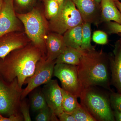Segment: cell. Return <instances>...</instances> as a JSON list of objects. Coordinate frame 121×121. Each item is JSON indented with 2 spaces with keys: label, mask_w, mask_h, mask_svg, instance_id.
Segmentation results:
<instances>
[{
  "label": "cell",
  "mask_w": 121,
  "mask_h": 121,
  "mask_svg": "<svg viewBox=\"0 0 121 121\" xmlns=\"http://www.w3.org/2000/svg\"><path fill=\"white\" fill-rule=\"evenodd\" d=\"M77 69L82 90L95 86L112 91L109 55L102 49L97 51L94 47L90 50H82Z\"/></svg>",
  "instance_id": "obj_1"
},
{
  "label": "cell",
  "mask_w": 121,
  "mask_h": 121,
  "mask_svg": "<svg viewBox=\"0 0 121 121\" xmlns=\"http://www.w3.org/2000/svg\"><path fill=\"white\" fill-rule=\"evenodd\" d=\"M43 57L41 51L32 42L12 51L0 59V76L8 82L17 78L22 88L25 80L35 72L38 62Z\"/></svg>",
  "instance_id": "obj_2"
},
{
  "label": "cell",
  "mask_w": 121,
  "mask_h": 121,
  "mask_svg": "<svg viewBox=\"0 0 121 121\" xmlns=\"http://www.w3.org/2000/svg\"><path fill=\"white\" fill-rule=\"evenodd\" d=\"M16 15L23 25L24 32L27 37L40 50L43 58H46L45 40L50 31L48 21L45 17L43 9L37 4L29 12L25 14L16 13Z\"/></svg>",
  "instance_id": "obj_3"
},
{
  "label": "cell",
  "mask_w": 121,
  "mask_h": 121,
  "mask_svg": "<svg viewBox=\"0 0 121 121\" xmlns=\"http://www.w3.org/2000/svg\"><path fill=\"white\" fill-rule=\"evenodd\" d=\"M99 87L83 89L79 97L80 104L97 121H115L109 94Z\"/></svg>",
  "instance_id": "obj_4"
},
{
  "label": "cell",
  "mask_w": 121,
  "mask_h": 121,
  "mask_svg": "<svg viewBox=\"0 0 121 121\" xmlns=\"http://www.w3.org/2000/svg\"><path fill=\"white\" fill-rule=\"evenodd\" d=\"M84 22L71 0H64L55 16L48 20L49 31L63 35L68 30Z\"/></svg>",
  "instance_id": "obj_5"
},
{
  "label": "cell",
  "mask_w": 121,
  "mask_h": 121,
  "mask_svg": "<svg viewBox=\"0 0 121 121\" xmlns=\"http://www.w3.org/2000/svg\"><path fill=\"white\" fill-rule=\"evenodd\" d=\"M23 91L17 78L8 82L0 76V115L8 117L21 114L20 105Z\"/></svg>",
  "instance_id": "obj_6"
},
{
  "label": "cell",
  "mask_w": 121,
  "mask_h": 121,
  "mask_svg": "<svg viewBox=\"0 0 121 121\" xmlns=\"http://www.w3.org/2000/svg\"><path fill=\"white\" fill-rule=\"evenodd\" d=\"M55 64V60L49 61L45 58H41L37 63L34 74L25 80L24 84L27 85L23 89L22 100L37 87L47 84L52 79Z\"/></svg>",
  "instance_id": "obj_7"
},
{
  "label": "cell",
  "mask_w": 121,
  "mask_h": 121,
  "mask_svg": "<svg viewBox=\"0 0 121 121\" xmlns=\"http://www.w3.org/2000/svg\"><path fill=\"white\" fill-rule=\"evenodd\" d=\"M53 76L60 80L62 89L80 97L82 88L79 79L77 66L56 64L54 67Z\"/></svg>",
  "instance_id": "obj_8"
},
{
  "label": "cell",
  "mask_w": 121,
  "mask_h": 121,
  "mask_svg": "<svg viewBox=\"0 0 121 121\" xmlns=\"http://www.w3.org/2000/svg\"><path fill=\"white\" fill-rule=\"evenodd\" d=\"M13 32H24L23 25L17 16L13 0H3L0 16V37Z\"/></svg>",
  "instance_id": "obj_9"
},
{
  "label": "cell",
  "mask_w": 121,
  "mask_h": 121,
  "mask_svg": "<svg viewBox=\"0 0 121 121\" xmlns=\"http://www.w3.org/2000/svg\"><path fill=\"white\" fill-rule=\"evenodd\" d=\"M31 42L25 32H13L3 35L0 37V59H3L11 52Z\"/></svg>",
  "instance_id": "obj_10"
},
{
  "label": "cell",
  "mask_w": 121,
  "mask_h": 121,
  "mask_svg": "<svg viewBox=\"0 0 121 121\" xmlns=\"http://www.w3.org/2000/svg\"><path fill=\"white\" fill-rule=\"evenodd\" d=\"M42 91L48 106L57 117L63 112L62 107L63 96L62 88L57 80L52 79L44 84Z\"/></svg>",
  "instance_id": "obj_11"
},
{
  "label": "cell",
  "mask_w": 121,
  "mask_h": 121,
  "mask_svg": "<svg viewBox=\"0 0 121 121\" xmlns=\"http://www.w3.org/2000/svg\"><path fill=\"white\" fill-rule=\"evenodd\" d=\"M82 16L83 22L97 25L101 23L100 4L94 0H71Z\"/></svg>",
  "instance_id": "obj_12"
},
{
  "label": "cell",
  "mask_w": 121,
  "mask_h": 121,
  "mask_svg": "<svg viewBox=\"0 0 121 121\" xmlns=\"http://www.w3.org/2000/svg\"><path fill=\"white\" fill-rule=\"evenodd\" d=\"M111 72V85L121 93V41H116L113 54H109Z\"/></svg>",
  "instance_id": "obj_13"
},
{
  "label": "cell",
  "mask_w": 121,
  "mask_h": 121,
  "mask_svg": "<svg viewBox=\"0 0 121 121\" xmlns=\"http://www.w3.org/2000/svg\"><path fill=\"white\" fill-rule=\"evenodd\" d=\"M46 60H55L65 50L67 46L63 35L49 32L45 40Z\"/></svg>",
  "instance_id": "obj_14"
},
{
  "label": "cell",
  "mask_w": 121,
  "mask_h": 121,
  "mask_svg": "<svg viewBox=\"0 0 121 121\" xmlns=\"http://www.w3.org/2000/svg\"><path fill=\"white\" fill-rule=\"evenodd\" d=\"M101 23L113 21L121 25V14L113 0H102L100 2Z\"/></svg>",
  "instance_id": "obj_15"
},
{
  "label": "cell",
  "mask_w": 121,
  "mask_h": 121,
  "mask_svg": "<svg viewBox=\"0 0 121 121\" xmlns=\"http://www.w3.org/2000/svg\"><path fill=\"white\" fill-rule=\"evenodd\" d=\"M82 24L70 29L63 35L67 47L82 49Z\"/></svg>",
  "instance_id": "obj_16"
},
{
  "label": "cell",
  "mask_w": 121,
  "mask_h": 121,
  "mask_svg": "<svg viewBox=\"0 0 121 121\" xmlns=\"http://www.w3.org/2000/svg\"><path fill=\"white\" fill-rule=\"evenodd\" d=\"M67 47L63 52L55 60L56 64H65L78 66L80 63L81 50Z\"/></svg>",
  "instance_id": "obj_17"
},
{
  "label": "cell",
  "mask_w": 121,
  "mask_h": 121,
  "mask_svg": "<svg viewBox=\"0 0 121 121\" xmlns=\"http://www.w3.org/2000/svg\"><path fill=\"white\" fill-rule=\"evenodd\" d=\"M63 99L62 107L63 112L71 114L80 105L78 97L62 88Z\"/></svg>",
  "instance_id": "obj_18"
},
{
  "label": "cell",
  "mask_w": 121,
  "mask_h": 121,
  "mask_svg": "<svg viewBox=\"0 0 121 121\" xmlns=\"http://www.w3.org/2000/svg\"><path fill=\"white\" fill-rule=\"evenodd\" d=\"M48 106L42 89L34 91L31 99V107L33 111L39 112Z\"/></svg>",
  "instance_id": "obj_19"
},
{
  "label": "cell",
  "mask_w": 121,
  "mask_h": 121,
  "mask_svg": "<svg viewBox=\"0 0 121 121\" xmlns=\"http://www.w3.org/2000/svg\"><path fill=\"white\" fill-rule=\"evenodd\" d=\"M16 13L25 14L29 12L37 4V0H13Z\"/></svg>",
  "instance_id": "obj_20"
},
{
  "label": "cell",
  "mask_w": 121,
  "mask_h": 121,
  "mask_svg": "<svg viewBox=\"0 0 121 121\" xmlns=\"http://www.w3.org/2000/svg\"><path fill=\"white\" fill-rule=\"evenodd\" d=\"M91 24L83 22L82 24V43L81 49L83 50H89L94 48L91 45Z\"/></svg>",
  "instance_id": "obj_21"
},
{
  "label": "cell",
  "mask_w": 121,
  "mask_h": 121,
  "mask_svg": "<svg viewBox=\"0 0 121 121\" xmlns=\"http://www.w3.org/2000/svg\"><path fill=\"white\" fill-rule=\"evenodd\" d=\"M44 5V12L48 20L55 16L58 12L60 5L56 0H40Z\"/></svg>",
  "instance_id": "obj_22"
},
{
  "label": "cell",
  "mask_w": 121,
  "mask_h": 121,
  "mask_svg": "<svg viewBox=\"0 0 121 121\" xmlns=\"http://www.w3.org/2000/svg\"><path fill=\"white\" fill-rule=\"evenodd\" d=\"M72 115L76 121H97L80 104Z\"/></svg>",
  "instance_id": "obj_23"
},
{
  "label": "cell",
  "mask_w": 121,
  "mask_h": 121,
  "mask_svg": "<svg viewBox=\"0 0 121 121\" xmlns=\"http://www.w3.org/2000/svg\"><path fill=\"white\" fill-rule=\"evenodd\" d=\"M36 121H58V117L54 114L48 106L39 111L35 119Z\"/></svg>",
  "instance_id": "obj_24"
},
{
  "label": "cell",
  "mask_w": 121,
  "mask_h": 121,
  "mask_svg": "<svg viewBox=\"0 0 121 121\" xmlns=\"http://www.w3.org/2000/svg\"><path fill=\"white\" fill-rule=\"evenodd\" d=\"M109 94L110 101L113 110L121 111V93L111 91Z\"/></svg>",
  "instance_id": "obj_25"
},
{
  "label": "cell",
  "mask_w": 121,
  "mask_h": 121,
  "mask_svg": "<svg viewBox=\"0 0 121 121\" xmlns=\"http://www.w3.org/2000/svg\"><path fill=\"white\" fill-rule=\"evenodd\" d=\"M92 39L97 44L105 45L108 43V36L105 32L102 30H96L93 32Z\"/></svg>",
  "instance_id": "obj_26"
},
{
  "label": "cell",
  "mask_w": 121,
  "mask_h": 121,
  "mask_svg": "<svg viewBox=\"0 0 121 121\" xmlns=\"http://www.w3.org/2000/svg\"><path fill=\"white\" fill-rule=\"evenodd\" d=\"M105 23L106 29L108 34H118L121 33V25L112 21Z\"/></svg>",
  "instance_id": "obj_27"
},
{
  "label": "cell",
  "mask_w": 121,
  "mask_h": 121,
  "mask_svg": "<svg viewBox=\"0 0 121 121\" xmlns=\"http://www.w3.org/2000/svg\"><path fill=\"white\" fill-rule=\"evenodd\" d=\"M20 111L23 116L24 121H31L29 106L27 101L22 99L20 105Z\"/></svg>",
  "instance_id": "obj_28"
},
{
  "label": "cell",
  "mask_w": 121,
  "mask_h": 121,
  "mask_svg": "<svg viewBox=\"0 0 121 121\" xmlns=\"http://www.w3.org/2000/svg\"><path fill=\"white\" fill-rule=\"evenodd\" d=\"M24 118L21 114L12 115L9 117H4L0 115V121H22Z\"/></svg>",
  "instance_id": "obj_29"
},
{
  "label": "cell",
  "mask_w": 121,
  "mask_h": 121,
  "mask_svg": "<svg viewBox=\"0 0 121 121\" xmlns=\"http://www.w3.org/2000/svg\"><path fill=\"white\" fill-rule=\"evenodd\" d=\"M58 118L60 121H76L72 115L64 112L58 116Z\"/></svg>",
  "instance_id": "obj_30"
},
{
  "label": "cell",
  "mask_w": 121,
  "mask_h": 121,
  "mask_svg": "<svg viewBox=\"0 0 121 121\" xmlns=\"http://www.w3.org/2000/svg\"><path fill=\"white\" fill-rule=\"evenodd\" d=\"M115 121H121V111L113 110Z\"/></svg>",
  "instance_id": "obj_31"
},
{
  "label": "cell",
  "mask_w": 121,
  "mask_h": 121,
  "mask_svg": "<svg viewBox=\"0 0 121 121\" xmlns=\"http://www.w3.org/2000/svg\"><path fill=\"white\" fill-rule=\"evenodd\" d=\"M115 4L118 9H119V11L121 12V2L119 1H115Z\"/></svg>",
  "instance_id": "obj_32"
},
{
  "label": "cell",
  "mask_w": 121,
  "mask_h": 121,
  "mask_svg": "<svg viewBox=\"0 0 121 121\" xmlns=\"http://www.w3.org/2000/svg\"><path fill=\"white\" fill-rule=\"evenodd\" d=\"M3 0H0V16L2 11V5H3Z\"/></svg>",
  "instance_id": "obj_33"
},
{
  "label": "cell",
  "mask_w": 121,
  "mask_h": 121,
  "mask_svg": "<svg viewBox=\"0 0 121 121\" xmlns=\"http://www.w3.org/2000/svg\"><path fill=\"white\" fill-rule=\"evenodd\" d=\"M56 0L58 1V2L59 4L60 5V6L61 5V4H62L64 0Z\"/></svg>",
  "instance_id": "obj_34"
},
{
  "label": "cell",
  "mask_w": 121,
  "mask_h": 121,
  "mask_svg": "<svg viewBox=\"0 0 121 121\" xmlns=\"http://www.w3.org/2000/svg\"><path fill=\"white\" fill-rule=\"evenodd\" d=\"M96 2H97V3H99V4H100V2L102 0H94Z\"/></svg>",
  "instance_id": "obj_35"
},
{
  "label": "cell",
  "mask_w": 121,
  "mask_h": 121,
  "mask_svg": "<svg viewBox=\"0 0 121 121\" xmlns=\"http://www.w3.org/2000/svg\"><path fill=\"white\" fill-rule=\"evenodd\" d=\"M118 35H119V36H120V39L119 40L121 41V33H119V34H118Z\"/></svg>",
  "instance_id": "obj_36"
},
{
  "label": "cell",
  "mask_w": 121,
  "mask_h": 121,
  "mask_svg": "<svg viewBox=\"0 0 121 121\" xmlns=\"http://www.w3.org/2000/svg\"><path fill=\"white\" fill-rule=\"evenodd\" d=\"M113 0L115 2V1H119V0Z\"/></svg>",
  "instance_id": "obj_37"
},
{
  "label": "cell",
  "mask_w": 121,
  "mask_h": 121,
  "mask_svg": "<svg viewBox=\"0 0 121 121\" xmlns=\"http://www.w3.org/2000/svg\"><path fill=\"white\" fill-rule=\"evenodd\" d=\"M38 0L40 1V0Z\"/></svg>",
  "instance_id": "obj_38"
}]
</instances>
